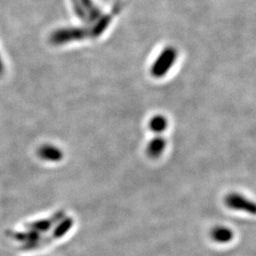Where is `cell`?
<instances>
[{
    "label": "cell",
    "mask_w": 256,
    "mask_h": 256,
    "mask_svg": "<svg viewBox=\"0 0 256 256\" xmlns=\"http://www.w3.org/2000/svg\"><path fill=\"white\" fill-rule=\"evenodd\" d=\"M86 36V30H81V28H74V30H66V32H57L55 34V40L56 42H68L70 40H77V39H82Z\"/></svg>",
    "instance_id": "7a4b0ae2"
},
{
    "label": "cell",
    "mask_w": 256,
    "mask_h": 256,
    "mask_svg": "<svg viewBox=\"0 0 256 256\" xmlns=\"http://www.w3.org/2000/svg\"><path fill=\"white\" fill-rule=\"evenodd\" d=\"M167 126L166 119L162 116H156L150 122V128L155 132H162Z\"/></svg>",
    "instance_id": "277c9868"
},
{
    "label": "cell",
    "mask_w": 256,
    "mask_h": 256,
    "mask_svg": "<svg viewBox=\"0 0 256 256\" xmlns=\"http://www.w3.org/2000/svg\"><path fill=\"white\" fill-rule=\"evenodd\" d=\"M176 57V52L174 48H167L160 54L153 66V68H152L153 75L156 77H162V75H164V74L170 70L171 66L174 64Z\"/></svg>",
    "instance_id": "6da1fadb"
},
{
    "label": "cell",
    "mask_w": 256,
    "mask_h": 256,
    "mask_svg": "<svg viewBox=\"0 0 256 256\" xmlns=\"http://www.w3.org/2000/svg\"><path fill=\"white\" fill-rule=\"evenodd\" d=\"M164 147V140L160 138H156L149 144L148 153L151 156H156L160 155L162 153Z\"/></svg>",
    "instance_id": "3957f363"
}]
</instances>
